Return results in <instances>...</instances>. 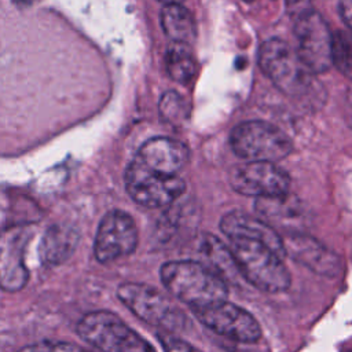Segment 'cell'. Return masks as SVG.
<instances>
[{
    "mask_svg": "<svg viewBox=\"0 0 352 352\" xmlns=\"http://www.w3.org/2000/svg\"><path fill=\"white\" fill-rule=\"evenodd\" d=\"M160 114L169 124H182L187 117L184 99L175 91L165 92L160 99Z\"/></svg>",
    "mask_w": 352,
    "mask_h": 352,
    "instance_id": "44dd1931",
    "label": "cell"
},
{
    "mask_svg": "<svg viewBox=\"0 0 352 352\" xmlns=\"http://www.w3.org/2000/svg\"><path fill=\"white\" fill-rule=\"evenodd\" d=\"M198 249L201 257L204 258L202 263L219 276H221L226 282L234 276L232 274H239L230 248L224 246L219 238L210 234L201 235L198 241Z\"/></svg>",
    "mask_w": 352,
    "mask_h": 352,
    "instance_id": "e0dca14e",
    "label": "cell"
},
{
    "mask_svg": "<svg viewBox=\"0 0 352 352\" xmlns=\"http://www.w3.org/2000/svg\"><path fill=\"white\" fill-rule=\"evenodd\" d=\"M28 238L23 228H12L0 235V289L4 292H19L29 280L23 258Z\"/></svg>",
    "mask_w": 352,
    "mask_h": 352,
    "instance_id": "7c38bea8",
    "label": "cell"
},
{
    "mask_svg": "<svg viewBox=\"0 0 352 352\" xmlns=\"http://www.w3.org/2000/svg\"><path fill=\"white\" fill-rule=\"evenodd\" d=\"M138 246V228L126 212H107L98 227L94 253L98 261L106 264L129 256Z\"/></svg>",
    "mask_w": 352,
    "mask_h": 352,
    "instance_id": "8fae6325",
    "label": "cell"
},
{
    "mask_svg": "<svg viewBox=\"0 0 352 352\" xmlns=\"http://www.w3.org/2000/svg\"><path fill=\"white\" fill-rule=\"evenodd\" d=\"M48 352H91L87 351L76 344H70V342H52L50 341V349Z\"/></svg>",
    "mask_w": 352,
    "mask_h": 352,
    "instance_id": "603a6c76",
    "label": "cell"
},
{
    "mask_svg": "<svg viewBox=\"0 0 352 352\" xmlns=\"http://www.w3.org/2000/svg\"><path fill=\"white\" fill-rule=\"evenodd\" d=\"M309 3H311V0H286L287 7H292V10L296 11L298 15H300L301 12L309 10V8H308V4H309Z\"/></svg>",
    "mask_w": 352,
    "mask_h": 352,
    "instance_id": "484cf974",
    "label": "cell"
},
{
    "mask_svg": "<svg viewBox=\"0 0 352 352\" xmlns=\"http://www.w3.org/2000/svg\"><path fill=\"white\" fill-rule=\"evenodd\" d=\"M344 114L346 124L352 128V82L348 85L344 98Z\"/></svg>",
    "mask_w": 352,
    "mask_h": 352,
    "instance_id": "d4e9b609",
    "label": "cell"
},
{
    "mask_svg": "<svg viewBox=\"0 0 352 352\" xmlns=\"http://www.w3.org/2000/svg\"><path fill=\"white\" fill-rule=\"evenodd\" d=\"M78 336L102 352H155L135 330L109 311H94L81 318Z\"/></svg>",
    "mask_w": 352,
    "mask_h": 352,
    "instance_id": "3957f363",
    "label": "cell"
},
{
    "mask_svg": "<svg viewBox=\"0 0 352 352\" xmlns=\"http://www.w3.org/2000/svg\"><path fill=\"white\" fill-rule=\"evenodd\" d=\"M283 243L286 254L290 253L297 261H300L302 265L308 267L315 272L323 275H333L337 272V268L340 267L337 256L327 252L315 241L300 236L283 241Z\"/></svg>",
    "mask_w": 352,
    "mask_h": 352,
    "instance_id": "2e32d148",
    "label": "cell"
},
{
    "mask_svg": "<svg viewBox=\"0 0 352 352\" xmlns=\"http://www.w3.org/2000/svg\"><path fill=\"white\" fill-rule=\"evenodd\" d=\"M125 187L136 204L161 208L177 199L184 192L186 184L182 177L160 173L133 158L125 170Z\"/></svg>",
    "mask_w": 352,
    "mask_h": 352,
    "instance_id": "52a82bcc",
    "label": "cell"
},
{
    "mask_svg": "<svg viewBox=\"0 0 352 352\" xmlns=\"http://www.w3.org/2000/svg\"><path fill=\"white\" fill-rule=\"evenodd\" d=\"M161 25L172 43L191 44L195 38V22L191 12L180 4H166L161 10Z\"/></svg>",
    "mask_w": 352,
    "mask_h": 352,
    "instance_id": "ac0fdd59",
    "label": "cell"
},
{
    "mask_svg": "<svg viewBox=\"0 0 352 352\" xmlns=\"http://www.w3.org/2000/svg\"><path fill=\"white\" fill-rule=\"evenodd\" d=\"M258 65L264 74L285 94L301 96L311 85V72L297 52L279 38H270L258 50Z\"/></svg>",
    "mask_w": 352,
    "mask_h": 352,
    "instance_id": "8992f818",
    "label": "cell"
},
{
    "mask_svg": "<svg viewBox=\"0 0 352 352\" xmlns=\"http://www.w3.org/2000/svg\"><path fill=\"white\" fill-rule=\"evenodd\" d=\"M220 230L228 238H246L258 241L272 249L280 257H286V249L280 235L265 221L243 212H230L220 221Z\"/></svg>",
    "mask_w": 352,
    "mask_h": 352,
    "instance_id": "5bb4252c",
    "label": "cell"
},
{
    "mask_svg": "<svg viewBox=\"0 0 352 352\" xmlns=\"http://www.w3.org/2000/svg\"><path fill=\"white\" fill-rule=\"evenodd\" d=\"M160 340L164 346V352H201L194 345L183 341L169 333H164L160 336Z\"/></svg>",
    "mask_w": 352,
    "mask_h": 352,
    "instance_id": "7402d4cb",
    "label": "cell"
},
{
    "mask_svg": "<svg viewBox=\"0 0 352 352\" xmlns=\"http://www.w3.org/2000/svg\"><path fill=\"white\" fill-rule=\"evenodd\" d=\"M160 1H162L166 6V4H180L183 0H160Z\"/></svg>",
    "mask_w": 352,
    "mask_h": 352,
    "instance_id": "83f0119b",
    "label": "cell"
},
{
    "mask_svg": "<svg viewBox=\"0 0 352 352\" xmlns=\"http://www.w3.org/2000/svg\"><path fill=\"white\" fill-rule=\"evenodd\" d=\"M192 312L202 324L232 341L254 342L261 336L260 324L254 316L227 300L192 309Z\"/></svg>",
    "mask_w": 352,
    "mask_h": 352,
    "instance_id": "30bf717a",
    "label": "cell"
},
{
    "mask_svg": "<svg viewBox=\"0 0 352 352\" xmlns=\"http://www.w3.org/2000/svg\"><path fill=\"white\" fill-rule=\"evenodd\" d=\"M168 74L177 82H188L197 73L195 56L188 44L172 43L165 54Z\"/></svg>",
    "mask_w": 352,
    "mask_h": 352,
    "instance_id": "d6986e66",
    "label": "cell"
},
{
    "mask_svg": "<svg viewBox=\"0 0 352 352\" xmlns=\"http://www.w3.org/2000/svg\"><path fill=\"white\" fill-rule=\"evenodd\" d=\"M161 282L177 300L198 309L227 300V282L204 263L194 260H172L160 270Z\"/></svg>",
    "mask_w": 352,
    "mask_h": 352,
    "instance_id": "6da1fadb",
    "label": "cell"
},
{
    "mask_svg": "<svg viewBox=\"0 0 352 352\" xmlns=\"http://www.w3.org/2000/svg\"><path fill=\"white\" fill-rule=\"evenodd\" d=\"M297 40V55L311 73L329 70L331 63V34L316 11L301 12L294 25Z\"/></svg>",
    "mask_w": 352,
    "mask_h": 352,
    "instance_id": "9c48e42d",
    "label": "cell"
},
{
    "mask_svg": "<svg viewBox=\"0 0 352 352\" xmlns=\"http://www.w3.org/2000/svg\"><path fill=\"white\" fill-rule=\"evenodd\" d=\"M117 296L133 315L148 324L166 331L183 330L187 326L186 315L150 285L126 282L120 285Z\"/></svg>",
    "mask_w": 352,
    "mask_h": 352,
    "instance_id": "277c9868",
    "label": "cell"
},
{
    "mask_svg": "<svg viewBox=\"0 0 352 352\" xmlns=\"http://www.w3.org/2000/svg\"><path fill=\"white\" fill-rule=\"evenodd\" d=\"M48 349H50V341H41L38 344L28 345L18 352H48Z\"/></svg>",
    "mask_w": 352,
    "mask_h": 352,
    "instance_id": "4316f807",
    "label": "cell"
},
{
    "mask_svg": "<svg viewBox=\"0 0 352 352\" xmlns=\"http://www.w3.org/2000/svg\"><path fill=\"white\" fill-rule=\"evenodd\" d=\"M228 180L231 187L243 195L261 199L285 197L290 179L275 162L248 161L231 168Z\"/></svg>",
    "mask_w": 352,
    "mask_h": 352,
    "instance_id": "ba28073f",
    "label": "cell"
},
{
    "mask_svg": "<svg viewBox=\"0 0 352 352\" xmlns=\"http://www.w3.org/2000/svg\"><path fill=\"white\" fill-rule=\"evenodd\" d=\"M230 144L236 155L248 161L275 162L292 151L289 136L265 121H245L235 125Z\"/></svg>",
    "mask_w": 352,
    "mask_h": 352,
    "instance_id": "5b68a950",
    "label": "cell"
},
{
    "mask_svg": "<svg viewBox=\"0 0 352 352\" xmlns=\"http://www.w3.org/2000/svg\"><path fill=\"white\" fill-rule=\"evenodd\" d=\"M338 10L342 21L352 32V0H338Z\"/></svg>",
    "mask_w": 352,
    "mask_h": 352,
    "instance_id": "cb8c5ba5",
    "label": "cell"
},
{
    "mask_svg": "<svg viewBox=\"0 0 352 352\" xmlns=\"http://www.w3.org/2000/svg\"><path fill=\"white\" fill-rule=\"evenodd\" d=\"M135 158L160 173L177 176L188 161V150L179 140L157 136L144 142Z\"/></svg>",
    "mask_w": 352,
    "mask_h": 352,
    "instance_id": "4fadbf2b",
    "label": "cell"
},
{
    "mask_svg": "<svg viewBox=\"0 0 352 352\" xmlns=\"http://www.w3.org/2000/svg\"><path fill=\"white\" fill-rule=\"evenodd\" d=\"M230 252L241 276L265 293H279L290 286V274L283 257L267 245L246 239H230Z\"/></svg>",
    "mask_w": 352,
    "mask_h": 352,
    "instance_id": "7a4b0ae2",
    "label": "cell"
},
{
    "mask_svg": "<svg viewBox=\"0 0 352 352\" xmlns=\"http://www.w3.org/2000/svg\"><path fill=\"white\" fill-rule=\"evenodd\" d=\"M78 243V232L67 224H52L43 235L38 252L43 263L59 265L74 253Z\"/></svg>",
    "mask_w": 352,
    "mask_h": 352,
    "instance_id": "9a60e30c",
    "label": "cell"
},
{
    "mask_svg": "<svg viewBox=\"0 0 352 352\" xmlns=\"http://www.w3.org/2000/svg\"><path fill=\"white\" fill-rule=\"evenodd\" d=\"M331 63L342 74L352 78V43L342 32L331 36Z\"/></svg>",
    "mask_w": 352,
    "mask_h": 352,
    "instance_id": "ffe728a7",
    "label": "cell"
}]
</instances>
